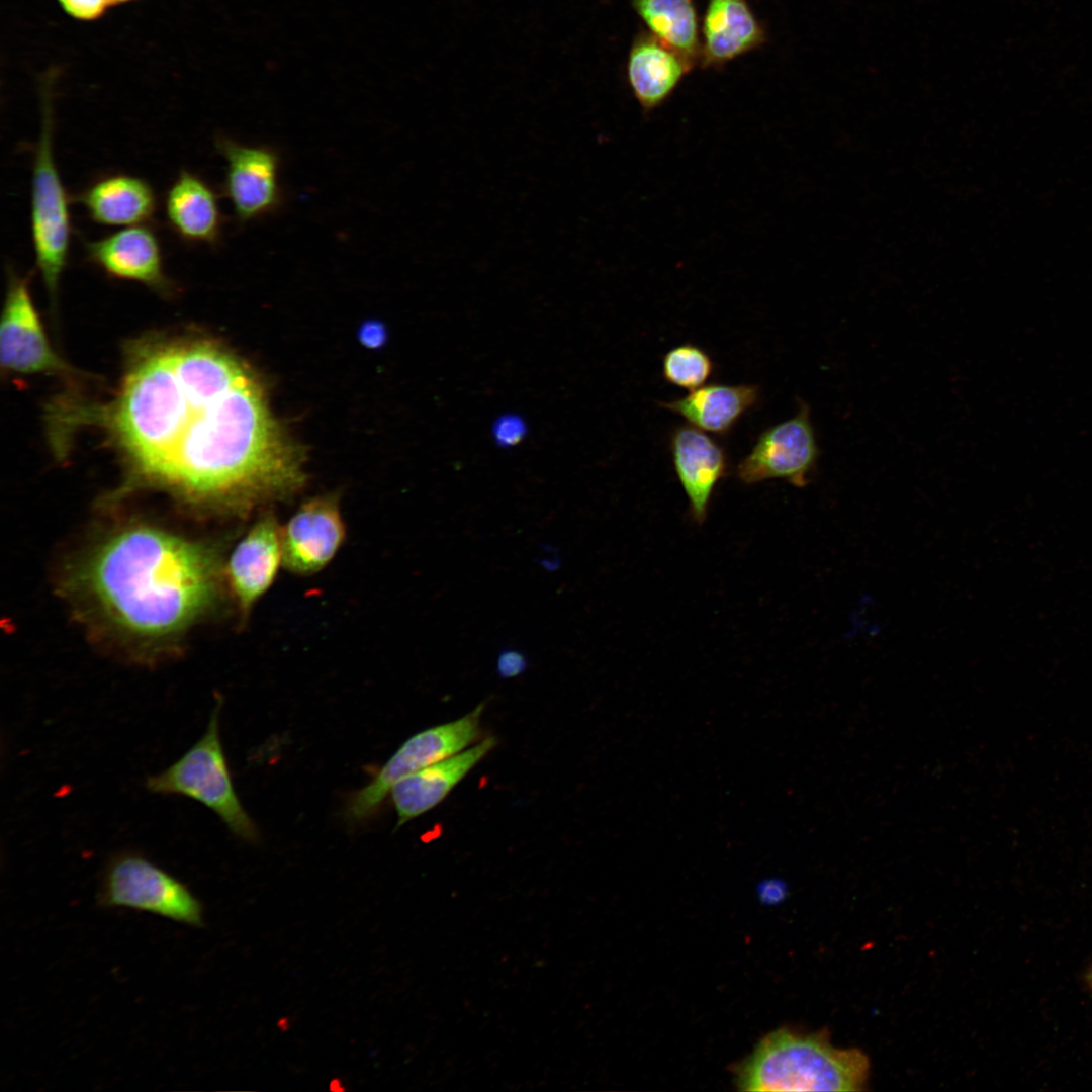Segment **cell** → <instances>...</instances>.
<instances>
[{
	"mask_svg": "<svg viewBox=\"0 0 1092 1092\" xmlns=\"http://www.w3.org/2000/svg\"><path fill=\"white\" fill-rule=\"evenodd\" d=\"M109 424L148 479L235 514L304 482L299 454L258 379L209 341L173 342L140 356Z\"/></svg>",
	"mask_w": 1092,
	"mask_h": 1092,
	"instance_id": "6da1fadb",
	"label": "cell"
},
{
	"mask_svg": "<svg viewBox=\"0 0 1092 1092\" xmlns=\"http://www.w3.org/2000/svg\"><path fill=\"white\" fill-rule=\"evenodd\" d=\"M217 568L202 546L161 530L133 527L109 538L80 581L119 626L146 637L175 633L212 602Z\"/></svg>",
	"mask_w": 1092,
	"mask_h": 1092,
	"instance_id": "7a4b0ae2",
	"label": "cell"
},
{
	"mask_svg": "<svg viewBox=\"0 0 1092 1092\" xmlns=\"http://www.w3.org/2000/svg\"><path fill=\"white\" fill-rule=\"evenodd\" d=\"M868 1073L867 1056L833 1046L826 1031L799 1034L782 1028L737 1067L736 1084L744 1091H857Z\"/></svg>",
	"mask_w": 1092,
	"mask_h": 1092,
	"instance_id": "3957f363",
	"label": "cell"
},
{
	"mask_svg": "<svg viewBox=\"0 0 1092 1092\" xmlns=\"http://www.w3.org/2000/svg\"><path fill=\"white\" fill-rule=\"evenodd\" d=\"M220 708L218 699L203 735L166 769L149 776L145 787L153 794L193 799L213 811L237 837L256 841L257 826L236 793L222 748Z\"/></svg>",
	"mask_w": 1092,
	"mask_h": 1092,
	"instance_id": "277c9868",
	"label": "cell"
},
{
	"mask_svg": "<svg viewBox=\"0 0 1092 1092\" xmlns=\"http://www.w3.org/2000/svg\"><path fill=\"white\" fill-rule=\"evenodd\" d=\"M50 100L43 103L30 185V229L34 260L52 298L67 266L72 235L69 198L54 154Z\"/></svg>",
	"mask_w": 1092,
	"mask_h": 1092,
	"instance_id": "5b68a950",
	"label": "cell"
},
{
	"mask_svg": "<svg viewBox=\"0 0 1092 1092\" xmlns=\"http://www.w3.org/2000/svg\"><path fill=\"white\" fill-rule=\"evenodd\" d=\"M98 904L146 911L191 927L204 925L203 905L191 890L138 851H119L108 860Z\"/></svg>",
	"mask_w": 1092,
	"mask_h": 1092,
	"instance_id": "8992f818",
	"label": "cell"
},
{
	"mask_svg": "<svg viewBox=\"0 0 1092 1092\" xmlns=\"http://www.w3.org/2000/svg\"><path fill=\"white\" fill-rule=\"evenodd\" d=\"M484 703L463 717L427 728L410 737L365 787L353 793L346 806L352 821L373 816L395 784L435 762L457 754L480 735Z\"/></svg>",
	"mask_w": 1092,
	"mask_h": 1092,
	"instance_id": "52a82bcc",
	"label": "cell"
},
{
	"mask_svg": "<svg viewBox=\"0 0 1092 1092\" xmlns=\"http://www.w3.org/2000/svg\"><path fill=\"white\" fill-rule=\"evenodd\" d=\"M819 456L810 406L799 400L794 417L760 433L738 463L736 474L744 484L783 479L796 487H804L816 470Z\"/></svg>",
	"mask_w": 1092,
	"mask_h": 1092,
	"instance_id": "ba28073f",
	"label": "cell"
},
{
	"mask_svg": "<svg viewBox=\"0 0 1092 1092\" xmlns=\"http://www.w3.org/2000/svg\"><path fill=\"white\" fill-rule=\"evenodd\" d=\"M7 290L0 328L1 365L22 374L66 373L69 366L51 347L33 303L29 281L7 268Z\"/></svg>",
	"mask_w": 1092,
	"mask_h": 1092,
	"instance_id": "9c48e42d",
	"label": "cell"
},
{
	"mask_svg": "<svg viewBox=\"0 0 1092 1092\" xmlns=\"http://www.w3.org/2000/svg\"><path fill=\"white\" fill-rule=\"evenodd\" d=\"M215 146L225 161L223 189L237 218L246 222L275 210L281 201L277 153L223 136Z\"/></svg>",
	"mask_w": 1092,
	"mask_h": 1092,
	"instance_id": "30bf717a",
	"label": "cell"
},
{
	"mask_svg": "<svg viewBox=\"0 0 1092 1092\" xmlns=\"http://www.w3.org/2000/svg\"><path fill=\"white\" fill-rule=\"evenodd\" d=\"M345 535L337 498L313 497L281 527L283 565L294 574H314L335 557Z\"/></svg>",
	"mask_w": 1092,
	"mask_h": 1092,
	"instance_id": "8fae6325",
	"label": "cell"
},
{
	"mask_svg": "<svg viewBox=\"0 0 1092 1092\" xmlns=\"http://www.w3.org/2000/svg\"><path fill=\"white\" fill-rule=\"evenodd\" d=\"M84 250L86 259L112 278L134 281L162 294L173 292L160 240L146 224L121 228L87 241Z\"/></svg>",
	"mask_w": 1092,
	"mask_h": 1092,
	"instance_id": "7c38bea8",
	"label": "cell"
},
{
	"mask_svg": "<svg viewBox=\"0 0 1092 1092\" xmlns=\"http://www.w3.org/2000/svg\"><path fill=\"white\" fill-rule=\"evenodd\" d=\"M281 563V527L273 514L266 513L239 541L228 562L229 584L242 617L270 588Z\"/></svg>",
	"mask_w": 1092,
	"mask_h": 1092,
	"instance_id": "4fadbf2b",
	"label": "cell"
},
{
	"mask_svg": "<svg viewBox=\"0 0 1092 1092\" xmlns=\"http://www.w3.org/2000/svg\"><path fill=\"white\" fill-rule=\"evenodd\" d=\"M669 450L693 520L702 525L718 483L727 475L728 457L715 439L691 425L675 427Z\"/></svg>",
	"mask_w": 1092,
	"mask_h": 1092,
	"instance_id": "5bb4252c",
	"label": "cell"
},
{
	"mask_svg": "<svg viewBox=\"0 0 1092 1092\" xmlns=\"http://www.w3.org/2000/svg\"><path fill=\"white\" fill-rule=\"evenodd\" d=\"M496 744L495 737H486L474 746L426 766L395 784L390 795L397 815L396 827L439 805Z\"/></svg>",
	"mask_w": 1092,
	"mask_h": 1092,
	"instance_id": "9a60e30c",
	"label": "cell"
},
{
	"mask_svg": "<svg viewBox=\"0 0 1092 1092\" xmlns=\"http://www.w3.org/2000/svg\"><path fill=\"white\" fill-rule=\"evenodd\" d=\"M164 213L171 230L184 242L216 245L223 216L217 194L200 176L183 169L167 189Z\"/></svg>",
	"mask_w": 1092,
	"mask_h": 1092,
	"instance_id": "2e32d148",
	"label": "cell"
},
{
	"mask_svg": "<svg viewBox=\"0 0 1092 1092\" xmlns=\"http://www.w3.org/2000/svg\"><path fill=\"white\" fill-rule=\"evenodd\" d=\"M77 201L97 224L127 228L149 222L157 210V196L144 178L114 173L85 187Z\"/></svg>",
	"mask_w": 1092,
	"mask_h": 1092,
	"instance_id": "e0dca14e",
	"label": "cell"
},
{
	"mask_svg": "<svg viewBox=\"0 0 1092 1092\" xmlns=\"http://www.w3.org/2000/svg\"><path fill=\"white\" fill-rule=\"evenodd\" d=\"M759 396L760 387L754 384L711 383L684 397L660 402V406L701 431L723 436L757 403Z\"/></svg>",
	"mask_w": 1092,
	"mask_h": 1092,
	"instance_id": "ac0fdd59",
	"label": "cell"
},
{
	"mask_svg": "<svg viewBox=\"0 0 1092 1092\" xmlns=\"http://www.w3.org/2000/svg\"><path fill=\"white\" fill-rule=\"evenodd\" d=\"M689 65L656 37H641L632 47L627 74L640 105L650 111L674 90Z\"/></svg>",
	"mask_w": 1092,
	"mask_h": 1092,
	"instance_id": "d6986e66",
	"label": "cell"
},
{
	"mask_svg": "<svg viewBox=\"0 0 1092 1092\" xmlns=\"http://www.w3.org/2000/svg\"><path fill=\"white\" fill-rule=\"evenodd\" d=\"M703 30L707 64L728 61L763 40V31L745 0H710Z\"/></svg>",
	"mask_w": 1092,
	"mask_h": 1092,
	"instance_id": "ffe728a7",
	"label": "cell"
},
{
	"mask_svg": "<svg viewBox=\"0 0 1092 1092\" xmlns=\"http://www.w3.org/2000/svg\"><path fill=\"white\" fill-rule=\"evenodd\" d=\"M633 6L660 42L687 64L695 58L699 40L692 0H633Z\"/></svg>",
	"mask_w": 1092,
	"mask_h": 1092,
	"instance_id": "44dd1931",
	"label": "cell"
},
{
	"mask_svg": "<svg viewBox=\"0 0 1092 1092\" xmlns=\"http://www.w3.org/2000/svg\"><path fill=\"white\" fill-rule=\"evenodd\" d=\"M714 371L710 354L692 343L669 349L662 358V376L671 385L694 390L706 383Z\"/></svg>",
	"mask_w": 1092,
	"mask_h": 1092,
	"instance_id": "7402d4cb",
	"label": "cell"
},
{
	"mask_svg": "<svg viewBox=\"0 0 1092 1092\" xmlns=\"http://www.w3.org/2000/svg\"><path fill=\"white\" fill-rule=\"evenodd\" d=\"M63 11L83 22L99 20L112 7L110 0H58Z\"/></svg>",
	"mask_w": 1092,
	"mask_h": 1092,
	"instance_id": "603a6c76",
	"label": "cell"
},
{
	"mask_svg": "<svg viewBox=\"0 0 1092 1092\" xmlns=\"http://www.w3.org/2000/svg\"><path fill=\"white\" fill-rule=\"evenodd\" d=\"M529 665L527 654L515 647H503L498 651L495 671L499 678H514L524 673Z\"/></svg>",
	"mask_w": 1092,
	"mask_h": 1092,
	"instance_id": "cb8c5ba5",
	"label": "cell"
},
{
	"mask_svg": "<svg viewBox=\"0 0 1092 1092\" xmlns=\"http://www.w3.org/2000/svg\"><path fill=\"white\" fill-rule=\"evenodd\" d=\"M358 336L365 347L375 349L385 342L386 330L380 322L370 321L361 326Z\"/></svg>",
	"mask_w": 1092,
	"mask_h": 1092,
	"instance_id": "d4e9b609",
	"label": "cell"
},
{
	"mask_svg": "<svg viewBox=\"0 0 1092 1092\" xmlns=\"http://www.w3.org/2000/svg\"><path fill=\"white\" fill-rule=\"evenodd\" d=\"M542 548L547 554L540 558V564L548 570H556L560 565L559 556L556 550L552 549V546L544 544L542 545Z\"/></svg>",
	"mask_w": 1092,
	"mask_h": 1092,
	"instance_id": "484cf974",
	"label": "cell"
},
{
	"mask_svg": "<svg viewBox=\"0 0 1092 1092\" xmlns=\"http://www.w3.org/2000/svg\"><path fill=\"white\" fill-rule=\"evenodd\" d=\"M1085 982L1090 990H1092V965L1085 974Z\"/></svg>",
	"mask_w": 1092,
	"mask_h": 1092,
	"instance_id": "4316f807",
	"label": "cell"
},
{
	"mask_svg": "<svg viewBox=\"0 0 1092 1092\" xmlns=\"http://www.w3.org/2000/svg\"><path fill=\"white\" fill-rule=\"evenodd\" d=\"M132 1H135V0H110V3H111L112 6H116V5H120V4L129 3V2H132Z\"/></svg>",
	"mask_w": 1092,
	"mask_h": 1092,
	"instance_id": "83f0119b",
	"label": "cell"
}]
</instances>
